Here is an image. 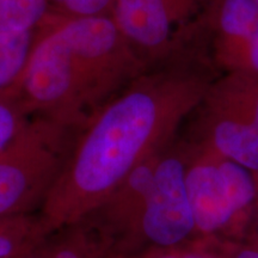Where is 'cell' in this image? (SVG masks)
<instances>
[{"label": "cell", "mask_w": 258, "mask_h": 258, "mask_svg": "<svg viewBox=\"0 0 258 258\" xmlns=\"http://www.w3.org/2000/svg\"><path fill=\"white\" fill-rule=\"evenodd\" d=\"M30 120L17 92L0 95V152L24 131Z\"/></svg>", "instance_id": "cell-13"}, {"label": "cell", "mask_w": 258, "mask_h": 258, "mask_svg": "<svg viewBox=\"0 0 258 258\" xmlns=\"http://www.w3.org/2000/svg\"><path fill=\"white\" fill-rule=\"evenodd\" d=\"M78 132L47 118L31 117L0 152V218L40 212Z\"/></svg>", "instance_id": "cell-4"}, {"label": "cell", "mask_w": 258, "mask_h": 258, "mask_svg": "<svg viewBox=\"0 0 258 258\" xmlns=\"http://www.w3.org/2000/svg\"><path fill=\"white\" fill-rule=\"evenodd\" d=\"M115 252V241L95 214L51 234L49 258H106Z\"/></svg>", "instance_id": "cell-8"}, {"label": "cell", "mask_w": 258, "mask_h": 258, "mask_svg": "<svg viewBox=\"0 0 258 258\" xmlns=\"http://www.w3.org/2000/svg\"><path fill=\"white\" fill-rule=\"evenodd\" d=\"M208 92L258 129V77L243 73H222Z\"/></svg>", "instance_id": "cell-10"}, {"label": "cell", "mask_w": 258, "mask_h": 258, "mask_svg": "<svg viewBox=\"0 0 258 258\" xmlns=\"http://www.w3.org/2000/svg\"><path fill=\"white\" fill-rule=\"evenodd\" d=\"M145 71L110 16L56 15L38 31L17 93L30 117L80 129Z\"/></svg>", "instance_id": "cell-2"}, {"label": "cell", "mask_w": 258, "mask_h": 258, "mask_svg": "<svg viewBox=\"0 0 258 258\" xmlns=\"http://www.w3.org/2000/svg\"><path fill=\"white\" fill-rule=\"evenodd\" d=\"M106 258H138V256H134V254L121 253V252H112L110 256H108Z\"/></svg>", "instance_id": "cell-18"}, {"label": "cell", "mask_w": 258, "mask_h": 258, "mask_svg": "<svg viewBox=\"0 0 258 258\" xmlns=\"http://www.w3.org/2000/svg\"><path fill=\"white\" fill-rule=\"evenodd\" d=\"M186 140L185 183L196 239H251L258 220V175Z\"/></svg>", "instance_id": "cell-3"}, {"label": "cell", "mask_w": 258, "mask_h": 258, "mask_svg": "<svg viewBox=\"0 0 258 258\" xmlns=\"http://www.w3.org/2000/svg\"><path fill=\"white\" fill-rule=\"evenodd\" d=\"M214 251L217 258H258V243L254 240L202 239Z\"/></svg>", "instance_id": "cell-17"}, {"label": "cell", "mask_w": 258, "mask_h": 258, "mask_svg": "<svg viewBox=\"0 0 258 258\" xmlns=\"http://www.w3.org/2000/svg\"><path fill=\"white\" fill-rule=\"evenodd\" d=\"M138 258H217V256L205 240L195 239L178 246L146 251L139 254Z\"/></svg>", "instance_id": "cell-16"}, {"label": "cell", "mask_w": 258, "mask_h": 258, "mask_svg": "<svg viewBox=\"0 0 258 258\" xmlns=\"http://www.w3.org/2000/svg\"><path fill=\"white\" fill-rule=\"evenodd\" d=\"M219 77L200 44L137 77L74 139L40 209L49 234L96 211L143 161L179 134Z\"/></svg>", "instance_id": "cell-1"}, {"label": "cell", "mask_w": 258, "mask_h": 258, "mask_svg": "<svg viewBox=\"0 0 258 258\" xmlns=\"http://www.w3.org/2000/svg\"><path fill=\"white\" fill-rule=\"evenodd\" d=\"M56 15L49 0H0V34L36 30Z\"/></svg>", "instance_id": "cell-12"}, {"label": "cell", "mask_w": 258, "mask_h": 258, "mask_svg": "<svg viewBox=\"0 0 258 258\" xmlns=\"http://www.w3.org/2000/svg\"><path fill=\"white\" fill-rule=\"evenodd\" d=\"M212 0H115L111 18L145 69L195 44Z\"/></svg>", "instance_id": "cell-5"}, {"label": "cell", "mask_w": 258, "mask_h": 258, "mask_svg": "<svg viewBox=\"0 0 258 258\" xmlns=\"http://www.w3.org/2000/svg\"><path fill=\"white\" fill-rule=\"evenodd\" d=\"M253 2H254V3H256V4L258 5V0H253Z\"/></svg>", "instance_id": "cell-20"}, {"label": "cell", "mask_w": 258, "mask_h": 258, "mask_svg": "<svg viewBox=\"0 0 258 258\" xmlns=\"http://www.w3.org/2000/svg\"><path fill=\"white\" fill-rule=\"evenodd\" d=\"M40 29L0 34V95L17 92Z\"/></svg>", "instance_id": "cell-11"}, {"label": "cell", "mask_w": 258, "mask_h": 258, "mask_svg": "<svg viewBox=\"0 0 258 258\" xmlns=\"http://www.w3.org/2000/svg\"><path fill=\"white\" fill-rule=\"evenodd\" d=\"M40 213L0 218V258H17L49 237Z\"/></svg>", "instance_id": "cell-9"}, {"label": "cell", "mask_w": 258, "mask_h": 258, "mask_svg": "<svg viewBox=\"0 0 258 258\" xmlns=\"http://www.w3.org/2000/svg\"><path fill=\"white\" fill-rule=\"evenodd\" d=\"M188 156L189 141L179 134L160 151L129 254L139 256L196 239L185 183Z\"/></svg>", "instance_id": "cell-6"}, {"label": "cell", "mask_w": 258, "mask_h": 258, "mask_svg": "<svg viewBox=\"0 0 258 258\" xmlns=\"http://www.w3.org/2000/svg\"><path fill=\"white\" fill-rule=\"evenodd\" d=\"M190 117L189 140L258 175V129L253 124L208 91Z\"/></svg>", "instance_id": "cell-7"}, {"label": "cell", "mask_w": 258, "mask_h": 258, "mask_svg": "<svg viewBox=\"0 0 258 258\" xmlns=\"http://www.w3.org/2000/svg\"><path fill=\"white\" fill-rule=\"evenodd\" d=\"M249 240H254V241H257V243H258V220H257L256 230H254V233L252 235V238H251V239H249Z\"/></svg>", "instance_id": "cell-19"}, {"label": "cell", "mask_w": 258, "mask_h": 258, "mask_svg": "<svg viewBox=\"0 0 258 258\" xmlns=\"http://www.w3.org/2000/svg\"><path fill=\"white\" fill-rule=\"evenodd\" d=\"M59 15L67 17L110 16L115 0H49Z\"/></svg>", "instance_id": "cell-15"}, {"label": "cell", "mask_w": 258, "mask_h": 258, "mask_svg": "<svg viewBox=\"0 0 258 258\" xmlns=\"http://www.w3.org/2000/svg\"><path fill=\"white\" fill-rule=\"evenodd\" d=\"M218 73H243L258 77V30L252 37L224 57L217 66Z\"/></svg>", "instance_id": "cell-14"}]
</instances>
